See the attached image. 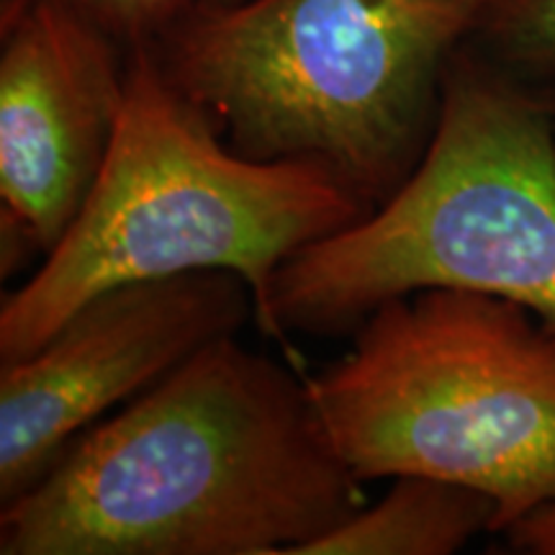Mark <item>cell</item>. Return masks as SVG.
I'll return each instance as SVG.
<instances>
[{"label":"cell","instance_id":"obj_5","mask_svg":"<svg viewBox=\"0 0 555 555\" xmlns=\"http://www.w3.org/2000/svg\"><path fill=\"white\" fill-rule=\"evenodd\" d=\"M352 332L307 386L360 481L470 486L494 502V532L555 504V330L509 298L420 288Z\"/></svg>","mask_w":555,"mask_h":555},{"label":"cell","instance_id":"obj_6","mask_svg":"<svg viewBox=\"0 0 555 555\" xmlns=\"http://www.w3.org/2000/svg\"><path fill=\"white\" fill-rule=\"evenodd\" d=\"M255 319L227 270L106 288L29 356L0 363V504L31 489L78 437L159 384L214 339Z\"/></svg>","mask_w":555,"mask_h":555},{"label":"cell","instance_id":"obj_7","mask_svg":"<svg viewBox=\"0 0 555 555\" xmlns=\"http://www.w3.org/2000/svg\"><path fill=\"white\" fill-rule=\"evenodd\" d=\"M129 50L60 0L0 3V262L44 260L114 144Z\"/></svg>","mask_w":555,"mask_h":555},{"label":"cell","instance_id":"obj_3","mask_svg":"<svg viewBox=\"0 0 555 555\" xmlns=\"http://www.w3.org/2000/svg\"><path fill=\"white\" fill-rule=\"evenodd\" d=\"M481 0H214L152 47L159 69L255 159H307L378 206L412 176L442 75Z\"/></svg>","mask_w":555,"mask_h":555},{"label":"cell","instance_id":"obj_2","mask_svg":"<svg viewBox=\"0 0 555 555\" xmlns=\"http://www.w3.org/2000/svg\"><path fill=\"white\" fill-rule=\"evenodd\" d=\"M371 204L307 159H255L131 47L106 165L60 245L0 301V363L29 356L80 304L131 281L227 270L253 291L270 335V288L304 247Z\"/></svg>","mask_w":555,"mask_h":555},{"label":"cell","instance_id":"obj_10","mask_svg":"<svg viewBox=\"0 0 555 555\" xmlns=\"http://www.w3.org/2000/svg\"><path fill=\"white\" fill-rule=\"evenodd\" d=\"M119 44H155L165 31L214 0H60Z\"/></svg>","mask_w":555,"mask_h":555},{"label":"cell","instance_id":"obj_8","mask_svg":"<svg viewBox=\"0 0 555 555\" xmlns=\"http://www.w3.org/2000/svg\"><path fill=\"white\" fill-rule=\"evenodd\" d=\"M494 502L470 486L406 474L301 555H450L494 532Z\"/></svg>","mask_w":555,"mask_h":555},{"label":"cell","instance_id":"obj_1","mask_svg":"<svg viewBox=\"0 0 555 555\" xmlns=\"http://www.w3.org/2000/svg\"><path fill=\"white\" fill-rule=\"evenodd\" d=\"M363 504L307 378L229 335L0 504V555H301Z\"/></svg>","mask_w":555,"mask_h":555},{"label":"cell","instance_id":"obj_9","mask_svg":"<svg viewBox=\"0 0 555 555\" xmlns=\"http://www.w3.org/2000/svg\"><path fill=\"white\" fill-rule=\"evenodd\" d=\"M470 44L517 78L555 80V0H481Z\"/></svg>","mask_w":555,"mask_h":555},{"label":"cell","instance_id":"obj_4","mask_svg":"<svg viewBox=\"0 0 555 555\" xmlns=\"http://www.w3.org/2000/svg\"><path fill=\"white\" fill-rule=\"evenodd\" d=\"M420 288L509 298L555 330V101L470 41L412 176L278 270L270 337L356 330Z\"/></svg>","mask_w":555,"mask_h":555},{"label":"cell","instance_id":"obj_11","mask_svg":"<svg viewBox=\"0 0 555 555\" xmlns=\"http://www.w3.org/2000/svg\"><path fill=\"white\" fill-rule=\"evenodd\" d=\"M512 551L527 555H555V504L535 512L506 530Z\"/></svg>","mask_w":555,"mask_h":555}]
</instances>
